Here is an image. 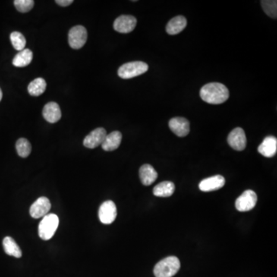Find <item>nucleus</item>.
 Instances as JSON below:
<instances>
[{"instance_id": "obj_1", "label": "nucleus", "mask_w": 277, "mask_h": 277, "mask_svg": "<svg viewBox=\"0 0 277 277\" xmlns=\"http://www.w3.org/2000/svg\"><path fill=\"white\" fill-rule=\"evenodd\" d=\"M200 97L209 104H222L230 97V92L225 85L219 83H210L205 85L199 92Z\"/></svg>"}, {"instance_id": "obj_2", "label": "nucleus", "mask_w": 277, "mask_h": 277, "mask_svg": "<svg viewBox=\"0 0 277 277\" xmlns=\"http://www.w3.org/2000/svg\"><path fill=\"white\" fill-rule=\"evenodd\" d=\"M180 269V259L176 256H168L156 263L153 272L156 277H173Z\"/></svg>"}, {"instance_id": "obj_3", "label": "nucleus", "mask_w": 277, "mask_h": 277, "mask_svg": "<svg viewBox=\"0 0 277 277\" xmlns=\"http://www.w3.org/2000/svg\"><path fill=\"white\" fill-rule=\"evenodd\" d=\"M59 226V217L54 213L43 216L38 227L39 236L42 240H49L53 237Z\"/></svg>"}, {"instance_id": "obj_4", "label": "nucleus", "mask_w": 277, "mask_h": 277, "mask_svg": "<svg viewBox=\"0 0 277 277\" xmlns=\"http://www.w3.org/2000/svg\"><path fill=\"white\" fill-rule=\"evenodd\" d=\"M148 70L149 66L144 62H130L119 68L118 75L120 78L128 80L146 73Z\"/></svg>"}, {"instance_id": "obj_5", "label": "nucleus", "mask_w": 277, "mask_h": 277, "mask_svg": "<svg viewBox=\"0 0 277 277\" xmlns=\"http://www.w3.org/2000/svg\"><path fill=\"white\" fill-rule=\"evenodd\" d=\"M87 37V31L84 26H74L69 32V44L73 49H81L86 44Z\"/></svg>"}, {"instance_id": "obj_6", "label": "nucleus", "mask_w": 277, "mask_h": 277, "mask_svg": "<svg viewBox=\"0 0 277 277\" xmlns=\"http://www.w3.org/2000/svg\"><path fill=\"white\" fill-rule=\"evenodd\" d=\"M257 196L253 190H246L236 200V208L240 212H247L256 206Z\"/></svg>"}, {"instance_id": "obj_7", "label": "nucleus", "mask_w": 277, "mask_h": 277, "mask_svg": "<svg viewBox=\"0 0 277 277\" xmlns=\"http://www.w3.org/2000/svg\"><path fill=\"white\" fill-rule=\"evenodd\" d=\"M117 216V209L115 203L111 200L104 202L99 209V220L105 225L113 224Z\"/></svg>"}, {"instance_id": "obj_8", "label": "nucleus", "mask_w": 277, "mask_h": 277, "mask_svg": "<svg viewBox=\"0 0 277 277\" xmlns=\"http://www.w3.org/2000/svg\"><path fill=\"white\" fill-rule=\"evenodd\" d=\"M51 209V203L48 198L42 197L36 199V201L31 206L29 209V213L31 216L34 219H39V218L43 217L45 215H47Z\"/></svg>"}, {"instance_id": "obj_9", "label": "nucleus", "mask_w": 277, "mask_h": 277, "mask_svg": "<svg viewBox=\"0 0 277 277\" xmlns=\"http://www.w3.org/2000/svg\"><path fill=\"white\" fill-rule=\"evenodd\" d=\"M229 145L237 151H243L246 146V136L244 130L240 127L230 132L227 138Z\"/></svg>"}, {"instance_id": "obj_10", "label": "nucleus", "mask_w": 277, "mask_h": 277, "mask_svg": "<svg viewBox=\"0 0 277 277\" xmlns=\"http://www.w3.org/2000/svg\"><path fill=\"white\" fill-rule=\"evenodd\" d=\"M137 20L133 16L123 15L119 17L114 23V28L120 33H131L136 27Z\"/></svg>"}, {"instance_id": "obj_11", "label": "nucleus", "mask_w": 277, "mask_h": 277, "mask_svg": "<svg viewBox=\"0 0 277 277\" xmlns=\"http://www.w3.org/2000/svg\"><path fill=\"white\" fill-rule=\"evenodd\" d=\"M171 131L180 137H184L190 133V123L183 117H175L169 122Z\"/></svg>"}, {"instance_id": "obj_12", "label": "nucleus", "mask_w": 277, "mask_h": 277, "mask_svg": "<svg viewBox=\"0 0 277 277\" xmlns=\"http://www.w3.org/2000/svg\"><path fill=\"white\" fill-rule=\"evenodd\" d=\"M107 133L104 128H97L91 132L83 140V145L89 149H94L102 145Z\"/></svg>"}, {"instance_id": "obj_13", "label": "nucleus", "mask_w": 277, "mask_h": 277, "mask_svg": "<svg viewBox=\"0 0 277 277\" xmlns=\"http://www.w3.org/2000/svg\"><path fill=\"white\" fill-rule=\"evenodd\" d=\"M225 183V178L223 176H213L202 180L199 183V188L203 192L215 191L224 187Z\"/></svg>"}, {"instance_id": "obj_14", "label": "nucleus", "mask_w": 277, "mask_h": 277, "mask_svg": "<svg viewBox=\"0 0 277 277\" xmlns=\"http://www.w3.org/2000/svg\"><path fill=\"white\" fill-rule=\"evenodd\" d=\"M258 152L265 157H273L277 152V140L274 136H267L258 147Z\"/></svg>"}, {"instance_id": "obj_15", "label": "nucleus", "mask_w": 277, "mask_h": 277, "mask_svg": "<svg viewBox=\"0 0 277 277\" xmlns=\"http://www.w3.org/2000/svg\"><path fill=\"white\" fill-rule=\"evenodd\" d=\"M42 116H43L44 119L49 123H57L62 117L60 105L55 102H48L44 106Z\"/></svg>"}, {"instance_id": "obj_16", "label": "nucleus", "mask_w": 277, "mask_h": 277, "mask_svg": "<svg viewBox=\"0 0 277 277\" xmlns=\"http://www.w3.org/2000/svg\"><path fill=\"white\" fill-rule=\"evenodd\" d=\"M140 178L144 186H149L157 180L158 174L152 165L144 164L140 169Z\"/></svg>"}, {"instance_id": "obj_17", "label": "nucleus", "mask_w": 277, "mask_h": 277, "mask_svg": "<svg viewBox=\"0 0 277 277\" xmlns=\"http://www.w3.org/2000/svg\"><path fill=\"white\" fill-rule=\"evenodd\" d=\"M122 141V133L119 131H114L109 134L106 135L103 143H102V148L105 151H114L118 149Z\"/></svg>"}, {"instance_id": "obj_18", "label": "nucleus", "mask_w": 277, "mask_h": 277, "mask_svg": "<svg viewBox=\"0 0 277 277\" xmlns=\"http://www.w3.org/2000/svg\"><path fill=\"white\" fill-rule=\"evenodd\" d=\"M187 25V19L183 16L174 17L167 24V32L170 35H177L181 33Z\"/></svg>"}, {"instance_id": "obj_19", "label": "nucleus", "mask_w": 277, "mask_h": 277, "mask_svg": "<svg viewBox=\"0 0 277 277\" xmlns=\"http://www.w3.org/2000/svg\"><path fill=\"white\" fill-rule=\"evenodd\" d=\"M175 191V185L170 181H164L156 185L153 189L154 196L159 197H169L172 196Z\"/></svg>"}, {"instance_id": "obj_20", "label": "nucleus", "mask_w": 277, "mask_h": 277, "mask_svg": "<svg viewBox=\"0 0 277 277\" xmlns=\"http://www.w3.org/2000/svg\"><path fill=\"white\" fill-rule=\"evenodd\" d=\"M4 251L9 256H14L16 258L22 257L21 249L12 237H7L4 239L3 241Z\"/></svg>"}, {"instance_id": "obj_21", "label": "nucleus", "mask_w": 277, "mask_h": 277, "mask_svg": "<svg viewBox=\"0 0 277 277\" xmlns=\"http://www.w3.org/2000/svg\"><path fill=\"white\" fill-rule=\"evenodd\" d=\"M33 52L29 49H24L15 56L13 64L17 67H25L30 64L33 60Z\"/></svg>"}, {"instance_id": "obj_22", "label": "nucleus", "mask_w": 277, "mask_h": 277, "mask_svg": "<svg viewBox=\"0 0 277 277\" xmlns=\"http://www.w3.org/2000/svg\"><path fill=\"white\" fill-rule=\"evenodd\" d=\"M46 89V82L42 78H37L31 82L28 86V92L31 96H39Z\"/></svg>"}, {"instance_id": "obj_23", "label": "nucleus", "mask_w": 277, "mask_h": 277, "mask_svg": "<svg viewBox=\"0 0 277 277\" xmlns=\"http://www.w3.org/2000/svg\"><path fill=\"white\" fill-rule=\"evenodd\" d=\"M16 148H17V153L22 158L28 157L32 151L30 143L25 138H20L17 140Z\"/></svg>"}, {"instance_id": "obj_24", "label": "nucleus", "mask_w": 277, "mask_h": 277, "mask_svg": "<svg viewBox=\"0 0 277 277\" xmlns=\"http://www.w3.org/2000/svg\"><path fill=\"white\" fill-rule=\"evenodd\" d=\"M10 40H11L15 49L22 51L25 49V46L26 45V38L21 33H19V32L12 33L10 35Z\"/></svg>"}, {"instance_id": "obj_25", "label": "nucleus", "mask_w": 277, "mask_h": 277, "mask_svg": "<svg viewBox=\"0 0 277 277\" xmlns=\"http://www.w3.org/2000/svg\"><path fill=\"white\" fill-rule=\"evenodd\" d=\"M276 1L271 0H265L261 2V5L263 7L265 13L270 17L271 18L276 19L277 13Z\"/></svg>"}, {"instance_id": "obj_26", "label": "nucleus", "mask_w": 277, "mask_h": 277, "mask_svg": "<svg viewBox=\"0 0 277 277\" xmlns=\"http://www.w3.org/2000/svg\"><path fill=\"white\" fill-rule=\"evenodd\" d=\"M14 5L20 13H28L34 6L33 0H15Z\"/></svg>"}, {"instance_id": "obj_27", "label": "nucleus", "mask_w": 277, "mask_h": 277, "mask_svg": "<svg viewBox=\"0 0 277 277\" xmlns=\"http://www.w3.org/2000/svg\"><path fill=\"white\" fill-rule=\"evenodd\" d=\"M58 5L61 6V7H68V6L71 5L73 4V0H57L56 1Z\"/></svg>"}, {"instance_id": "obj_28", "label": "nucleus", "mask_w": 277, "mask_h": 277, "mask_svg": "<svg viewBox=\"0 0 277 277\" xmlns=\"http://www.w3.org/2000/svg\"><path fill=\"white\" fill-rule=\"evenodd\" d=\"M3 99V92L2 89H0V101L2 100Z\"/></svg>"}]
</instances>
